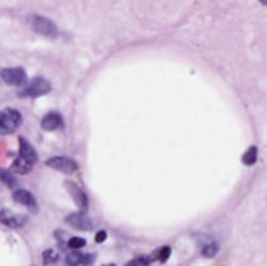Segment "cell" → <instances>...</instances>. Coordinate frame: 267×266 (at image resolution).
<instances>
[{
	"instance_id": "1",
	"label": "cell",
	"mask_w": 267,
	"mask_h": 266,
	"mask_svg": "<svg viewBox=\"0 0 267 266\" xmlns=\"http://www.w3.org/2000/svg\"><path fill=\"white\" fill-rule=\"evenodd\" d=\"M23 122L17 109L7 108L0 112V135H9L17 131Z\"/></svg>"
},
{
	"instance_id": "2",
	"label": "cell",
	"mask_w": 267,
	"mask_h": 266,
	"mask_svg": "<svg viewBox=\"0 0 267 266\" xmlns=\"http://www.w3.org/2000/svg\"><path fill=\"white\" fill-rule=\"evenodd\" d=\"M28 21L34 32L40 35L47 38H56L58 35L57 25L47 17L39 14H33L30 16Z\"/></svg>"
},
{
	"instance_id": "3",
	"label": "cell",
	"mask_w": 267,
	"mask_h": 266,
	"mask_svg": "<svg viewBox=\"0 0 267 266\" xmlns=\"http://www.w3.org/2000/svg\"><path fill=\"white\" fill-rule=\"evenodd\" d=\"M51 90L52 85L48 80L42 77H36L33 78L28 85L20 91L18 96L21 98L35 99L48 94Z\"/></svg>"
},
{
	"instance_id": "4",
	"label": "cell",
	"mask_w": 267,
	"mask_h": 266,
	"mask_svg": "<svg viewBox=\"0 0 267 266\" xmlns=\"http://www.w3.org/2000/svg\"><path fill=\"white\" fill-rule=\"evenodd\" d=\"M0 77L6 84L15 87L24 85L28 80L27 73L21 67H9V68L3 69L0 72Z\"/></svg>"
},
{
	"instance_id": "5",
	"label": "cell",
	"mask_w": 267,
	"mask_h": 266,
	"mask_svg": "<svg viewBox=\"0 0 267 266\" xmlns=\"http://www.w3.org/2000/svg\"><path fill=\"white\" fill-rule=\"evenodd\" d=\"M46 165L49 168L67 175H72L77 169L75 161L65 156H54L50 158L46 162Z\"/></svg>"
},
{
	"instance_id": "6",
	"label": "cell",
	"mask_w": 267,
	"mask_h": 266,
	"mask_svg": "<svg viewBox=\"0 0 267 266\" xmlns=\"http://www.w3.org/2000/svg\"><path fill=\"white\" fill-rule=\"evenodd\" d=\"M28 216L24 214L16 213L11 210H0V224L11 229H18L28 224Z\"/></svg>"
},
{
	"instance_id": "7",
	"label": "cell",
	"mask_w": 267,
	"mask_h": 266,
	"mask_svg": "<svg viewBox=\"0 0 267 266\" xmlns=\"http://www.w3.org/2000/svg\"><path fill=\"white\" fill-rule=\"evenodd\" d=\"M64 187L67 189L69 195L72 198L76 205L82 211L87 210L89 201L84 191L73 181H66L64 182Z\"/></svg>"
},
{
	"instance_id": "8",
	"label": "cell",
	"mask_w": 267,
	"mask_h": 266,
	"mask_svg": "<svg viewBox=\"0 0 267 266\" xmlns=\"http://www.w3.org/2000/svg\"><path fill=\"white\" fill-rule=\"evenodd\" d=\"M65 222L67 225L78 231H92L94 229V224L91 218L83 212L70 214L66 217Z\"/></svg>"
},
{
	"instance_id": "9",
	"label": "cell",
	"mask_w": 267,
	"mask_h": 266,
	"mask_svg": "<svg viewBox=\"0 0 267 266\" xmlns=\"http://www.w3.org/2000/svg\"><path fill=\"white\" fill-rule=\"evenodd\" d=\"M13 199L17 203L27 207L30 211L36 212L38 210V203H37L36 199L31 191L28 190L18 189L14 191L13 193Z\"/></svg>"
},
{
	"instance_id": "10",
	"label": "cell",
	"mask_w": 267,
	"mask_h": 266,
	"mask_svg": "<svg viewBox=\"0 0 267 266\" xmlns=\"http://www.w3.org/2000/svg\"><path fill=\"white\" fill-rule=\"evenodd\" d=\"M19 153L20 156L25 160L32 163L33 165L38 162V156L36 150L27 139L23 137L19 138Z\"/></svg>"
},
{
	"instance_id": "11",
	"label": "cell",
	"mask_w": 267,
	"mask_h": 266,
	"mask_svg": "<svg viewBox=\"0 0 267 266\" xmlns=\"http://www.w3.org/2000/svg\"><path fill=\"white\" fill-rule=\"evenodd\" d=\"M63 123L64 120L60 113L57 112H50L43 117L41 126L46 131H54L61 127Z\"/></svg>"
},
{
	"instance_id": "12",
	"label": "cell",
	"mask_w": 267,
	"mask_h": 266,
	"mask_svg": "<svg viewBox=\"0 0 267 266\" xmlns=\"http://www.w3.org/2000/svg\"><path fill=\"white\" fill-rule=\"evenodd\" d=\"M95 261V256L92 254H83L79 251H73L66 256V262L70 265L77 264H93Z\"/></svg>"
},
{
	"instance_id": "13",
	"label": "cell",
	"mask_w": 267,
	"mask_h": 266,
	"mask_svg": "<svg viewBox=\"0 0 267 266\" xmlns=\"http://www.w3.org/2000/svg\"><path fill=\"white\" fill-rule=\"evenodd\" d=\"M34 166V165H33L31 162L19 156L11 164L10 170L12 172H15V173L24 175V174L29 173L32 170Z\"/></svg>"
},
{
	"instance_id": "14",
	"label": "cell",
	"mask_w": 267,
	"mask_h": 266,
	"mask_svg": "<svg viewBox=\"0 0 267 266\" xmlns=\"http://www.w3.org/2000/svg\"><path fill=\"white\" fill-rule=\"evenodd\" d=\"M0 182L10 189H14L18 184L17 178L11 172L4 169H0Z\"/></svg>"
},
{
	"instance_id": "15",
	"label": "cell",
	"mask_w": 267,
	"mask_h": 266,
	"mask_svg": "<svg viewBox=\"0 0 267 266\" xmlns=\"http://www.w3.org/2000/svg\"><path fill=\"white\" fill-rule=\"evenodd\" d=\"M257 157H258L257 147H250L242 156V162L245 164V166H252L256 162Z\"/></svg>"
},
{
	"instance_id": "16",
	"label": "cell",
	"mask_w": 267,
	"mask_h": 266,
	"mask_svg": "<svg viewBox=\"0 0 267 266\" xmlns=\"http://www.w3.org/2000/svg\"><path fill=\"white\" fill-rule=\"evenodd\" d=\"M219 247L217 243L210 242L209 244H206L202 248V254L204 257L207 258H214L215 256L219 251Z\"/></svg>"
},
{
	"instance_id": "17",
	"label": "cell",
	"mask_w": 267,
	"mask_h": 266,
	"mask_svg": "<svg viewBox=\"0 0 267 266\" xmlns=\"http://www.w3.org/2000/svg\"><path fill=\"white\" fill-rule=\"evenodd\" d=\"M42 258L44 264H52L58 261L60 256L53 250L49 249L42 253Z\"/></svg>"
},
{
	"instance_id": "18",
	"label": "cell",
	"mask_w": 267,
	"mask_h": 266,
	"mask_svg": "<svg viewBox=\"0 0 267 266\" xmlns=\"http://www.w3.org/2000/svg\"><path fill=\"white\" fill-rule=\"evenodd\" d=\"M85 244V240H84V238H81V237H71V238L67 241V247H69L70 249H80L81 247H84Z\"/></svg>"
},
{
	"instance_id": "19",
	"label": "cell",
	"mask_w": 267,
	"mask_h": 266,
	"mask_svg": "<svg viewBox=\"0 0 267 266\" xmlns=\"http://www.w3.org/2000/svg\"><path fill=\"white\" fill-rule=\"evenodd\" d=\"M152 262V258L149 257H146V256H142L139 258H136L135 260H132L130 262L127 263V264L128 265L132 266H142V265H148Z\"/></svg>"
},
{
	"instance_id": "20",
	"label": "cell",
	"mask_w": 267,
	"mask_h": 266,
	"mask_svg": "<svg viewBox=\"0 0 267 266\" xmlns=\"http://www.w3.org/2000/svg\"><path fill=\"white\" fill-rule=\"evenodd\" d=\"M170 254H171V249L170 247H163L159 253V260L161 263H165L169 258H170Z\"/></svg>"
},
{
	"instance_id": "21",
	"label": "cell",
	"mask_w": 267,
	"mask_h": 266,
	"mask_svg": "<svg viewBox=\"0 0 267 266\" xmlns=\"http://www.w3.org/2000/svg\"><path fill=\"white\" fill-rule=\"evenodd\" d=\"M55 237L57 238V241H58L59 244L62 247H64L66 245L67 246V243H66L65 233L64 231H57L55 233Z\"/></svg>"
},
{
	"instance_id": "22",
	"label": "cell",
	"mask_w": 267,
	"mask_h": 266,
	"mask_svg": "<svg viewBox=\"0 0 267 266\" xmlns=\"http://www.w3.org/2000/svg\"><path fill=\"white\" fill-rule=\"evenodd\" d=\"M106 238H107V234H106V231H100L96 234L95 240H96V242L100 244V243L104 242Z\"/></svg>"
},
{
	"instance_id": "23",
	"label": "cell",
	"mask_w": 267,
	"mask_h": 266,
	"mask_svg": "<svg viewBox=\"0 0 267 266\" xmlns=\"http://www.w3.org/2000/svg\"><path fill=\"white\" fill-rule=\"evenodd\" d=\"M259 1L264 5H267V0H259Z\"/></svg>"
}]
</instances>
